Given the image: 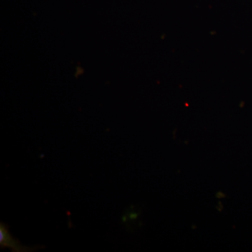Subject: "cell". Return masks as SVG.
Returning <instances> with one entry per match:
<instances>
[{
    "mask_svg": "<svg viewBox=\"0 0 252 252\" xmlns=\"http://www.w3.org/2000/svg\"><path fill=\"white\" fill-rule=\"evenodd\" d=\"M0 243H1V248H9L12 249L14 252H26V248L21 246L18 241L14 240L10 235L8 231L7 227L5 226L4 224L1 223L0 225Z\"/></svg>",
    "mask_w": 252,
    "mask_h": 252,
    "instance_id": "cell-1",
    "label": "cell"
}]
</instances>
